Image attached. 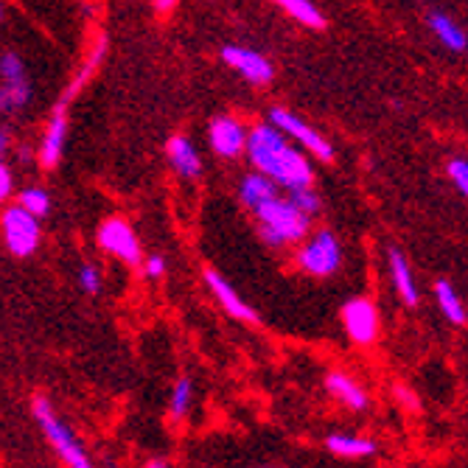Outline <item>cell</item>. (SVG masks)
Segmentation results:
<instances>
[{"label":"cell","instance_id":"obj_29","mask_svg":"<svg viewBox=\"0 0 468 468\" xmlns=\"http://www.w3.org/2000/svg\"><path fill=\"white\" fill-rule=\"evenodd\" d=\"M12 197V172L9 165L0 160V202H6Z\"/></svg>","mask_w":468,"mask_h":468},{"label":"cell","instance_id":"obj_27","mask_svg":"<svg viewBox=\"0 0 468 468\" xmlns=\"http://www.w3.org/2000/svg\"><path fill=\"white\" fill-rule=\"evenodd\" d=\"M446 175H449V180L454 183V188H457L460 194H468V163H465L463 157H452V160H449Z\"/></svg>","mask_w":468,"mask_h":468},{"label":"cell","instance_id":"obj_14","mask_svg":"<svg viewBox=\"0 0 468 468\" xmlns=\"http://www.w3.org/2000/svg\"><path fill=\"white\" fill-rule=\"evenodd\" d=\"M210 149H214L219 157H239L244 152V144H247V130H244V123L225 115V118H217V121H210Z\"/></svg>","mask_w":468,"mask_h":468},{"label":"cell","instance_id":"obj_26","mask_svg":"<svg viewBox=\"0 0 468 468\" xmlns=\"http://www.w3.org/2000/svg\"><path fill=\"white\" fill-rule=\"evenodd\" d=\"M76 283L84 294H99L104 289V278H101V270L96 264H81L79 275H76Z\"/></svg>","mask_w":468,"mask_h":468},{"label":"cell","instance_id":"obj_24","mask_svg":"<svg viewBox=\"0 0 468 468\" xmlns=\"http://www.w3.org/2000/svg\"><path fill=\"white\" fill-rule=\"evenodd\" d=\"M17 205H20L23 210H28L31 217L42 219V217H48V214H51V194H48L46 188L31 186V188H23V191H20Z\"/></svg>","mask_w":468,"mask_h":468},{"label":"cell","instance_id":"obj_31","mask_svg":"<svg viewBox=\"0 0 468 468\" xmlns=\"http://www.w3.org/2000/svg\"><path fill=\"white\" fill-rule=\"evenodd\" d=\"M177 6V0H154V9L163 15V12H172Z\"/></svg>","mask_w":468,"mask_h":468},{"label":"cell","instance_id":"obj_12","mask_svg":"<svg viewBox=\"0 0 468 468\" xmlns=\"http://www.w3.org/2000/svg\"><path fill=\"white\" fill-rule=\"evenodd\" d=\"M325 390L336 404H343L351 412H367L370 407V393L362 388L359 378H354L346 370H331L325 376Z\"/></svg>","mask_w":468,"mask_h":468},{"label":"cell","instance_id":"obj_25","mask_svg":"<svg viewBox=\"0 0 468 468\" xmlns=\"http://www.w3.org/2000/svg\"><path fill=\"white\" fill-rule=\"evenodd\" d=\"M286 199L301 210V214H306L309 219L314 214H320V194L312 188V186H301V188H289L286 191Z\"/></svg>","mask_w":468,"mask_h":468},{"label":"cell","instance_id":"obj_3","mask_svg":"<svg viewBox=\"0 0 468 468\" xmlns=\"http://www.w3.org/2000/svg\"><path fill=\"white\" fill-rule=\"evenodd\" d=\"M31 412H34V420H37L39 432L46 435L48 446L57 452V457L65 463V468H96L93 460L88 457V452H84L81 441L76 438V432L68 427V423L59 418V412L54 410L51 399L34 396Z\"/></svg>","mask_w":468,"mask_h":468},{"label":"cell","instance_id":"obj_1","mask_svg":"<svg viewBox=\"0 0 468 468\" xmlns=\"http://www.w3.org/2000/svg\"><path fill=\"white\" fill-rule=\"evenodd\" d=\"M244 152L250 154L255 172L270 177L278 188H301L312 186L314 168L312 163L297 152L283 133H278L272 123H259L247 133Z\"/></svg>","mask_w":468,"mask_h":468},{"label":"cell","instance_id":"obj_4","mask_svg":"<svg viewBox=\"0 0 468 468\" xmlns=\"http://www.w3.org/2000/svg\"><path fill=\"white\" fill-rule=\"evenodd\" d=\"M294 264L312 278H331L343 267V241L331 230H314L294 252Z\"/></svg>","mask_w":468,"mask_h":468},{"label":"cell","instance_id":"obj_2","mask_svg":"<svg viewBox=\"0 0 468 468\" xmlns=\"http://www.w3.org/2000/svg\"><path fill=\"white\" fill-rule=\"evenodd\" d=\"M255 219H259V230H261V239L281 250V247H289V244H301L306 236H309V225L312 219L306 214H301L286 197H272L267 202H261L259 207H252Z\"/></svg>","mask_w":468,"mask_h":468},{"label":"cell","instance_id":"obj_5","mask_svg":"<svg viewBox=\"0 0 468 468\" xmlns=\"http://www.w3.org/2000/svg\"><path fill=\"white\" fill-rule=\"evenodd\" d=\"M31 101V81L26 73V62L6 51L0 54V115H15Z\"/></svg>","mask_w":468,"mask_h":468},{"label":"cell","instance_id":"obj_34","mask_svg":"<svg viewBox=\"0 0 468 468\" xmlns=\"http://www.w3.org/2000/svg\"><path fill=\"white\" fill-rule=\"evenodd\" d=\"M0 15H4V9H0Z\"/></svg>","mask_w":468,"mask_h":468},{"label":"cell","instance_id":"obj_10","mask_svg":"<svg viewBox=\"0 0 468 468\" xmlns=\"http://www.w3.org/2000/svg\"><path fill=\"white\" fill-rule=\"evenodd\" d=\"M205 286H207V292L217 297V303L225 309V314H230L233 320H241V323H259V312H255L244 297L236 292V286L225 278V275H219L217 270H205Z\"/></svg>","mask_w":468,"mask_h":468},{"label":"cell","instance_id":"obj_18","mask_svg":"<svg viewBox=\"0 0 468 468\" xmlns=\"http://www.w3.org/2000/svg\"><path fill=\"white\" fill-rule=\"evenodd\" d=\"M281 194V188L270 180V177H264V175H247L244 180H241V188H239V197H241V202L252 210V207H259L261 202H267V199H272V197H278Z\"/></svg>","mask_w":468,"mask_h":468},{"label":"cell","instance_id":"obj_8","mask_svg":"<svg viewBox=\"0 0 468 468\" xmlns=\"http://www.w3.org/2000/svg\"><path fill=\"white\" fill-rule=\"evenodd\" d=\"M99 247L112 255V259L130 264V267H138L141 264V241L133 230V225L121 219V217H110L104 219V225L99 228Z\"/></svg>","mask_w":468,"mask_h":468},{"label":"cell","instance_id":"obj_23","mask_svg":"<svg viewBox=\"0 0 468 468\" xmlns=\"http://www.w3.org/2000/svg\"><path fill=\"white\" fill-rule=\"evenodd\" d=\"M275 4L297 23H303L309 28H323L325 26V17L320 15V9L312 4V0H275Z\"/></svg>","mask_w":468,"mask_h":468},{"label":"cell","instance_id":"obj_7","mask_svg":"<svg viewBox=\"0 0 468 468\" xmlns=\"http://www.w3.org/2000/svg\"><path fill=\"white\" fill-rule=\"evenodd\" d=\"M270 121L278 133H283L286 138L297 141L306 152H312L314 157L320 160H334V146L314 130V126H309L303 118H297L294 112L283 110V107H272L270 110Z\"/></svg>","mask_w":468,"mask_h":468},{"label":"cell","instance_id":"obj_9","mask_svg":"<svg viewBox=\"0 0 468 468\" xmlns=\"http://www.w3.org/2000/svg\"><path fill=\"white\" fill-rule=\"evenodd\" d=\"M339 317H343V328L354 346L367 348L378 339V331H381L378 309L373 306V301H367V297H354V301H348L343 306V312H339Z\"/></svg>","mask_w":468,"mask_h":468},{"label":"cell","instance_id":"obj_22","mask_svg":"<svg viewBox=\"0 0 468 468\" xmlns=\"http://www.w3.org/2000/svg\"><path fill=\"white\" fill-rule=\"evenodd\" d=\"M191 410H194V381L191 376H177L172 399H168V415H172V420H186Z\"/></svg>","mask_w":468,"mask_h":468},{"label":"cell","instance_id":"obj_21","mask_svg":"<svg viewBox=\"0 0 468 468\" xmlns=\"http://www.w3.org/2000/svg\"><path fill=\"white\" fill-rule=\"evenodd\" d=\"M104 51H107V39L101 37V39H99V46L90 51V57L84 59V65L79 68V73L73 76V81L65 88V93H62V99H59L62 104H70V99L84 88V84H88V81L93 79V73L99 70V65H101V59H104Z\"/></svg>","mask_w":468,"mask_h":468},{"label":"cell","instance_id":"obj_11","mask_svg":"<svg viewBox=\"0 0 468 468\" xmlns=\"http://www.w3.org/2000/svg\"><path fill=\"white\" fill-rule=\"evenodd\" d=\"M222 59L241 73L250 84H270L275 79V68L272 62L259 54V51H250V48H239V46H225L222 48Z\"/></svg>","mask_w":468,"mask_h":468},{"label":"cell","instance_id":"obj_17","mask_svg":"<svg viewBox=\"0 0 468 468\" xmlns=\"http://www.w3.org/2000/svg\"><path fill=\"white\" fill-rule=\"evenodd\" d=\"M325 449L334 457H343V460H365V457H373L378 452V443L373 438H362V435L334 432L325 438Z\"/></svg>","mask_w":468,"mask_h":468},{"label":"cell","instance_id":"obj_16","mask_svg":"<svg viewBox=\"0 0 468 468\" xmlns=\"http://www.w3.org/2000/svg\"><path fill=\"white\" fill-rule=\"evenodd\" d=\"M165 154H168V163H172L177 168V175L186 177V180H194L202 175V157L197 152V146L183 138V135H175V138H168L165 144Z\"/></svg>","mask_w":468,"mask_h":468},{"label":"cell","instance_id":"obj_20","mask_svg":"<svg viewBox=\"0 0 468 468\" xmlns=\"http://www.w3.org/2000/svg\"><path fill=\"white\" fill-rule=\"evenodd\" d=\"M435 301H438V309L443 312V317L452 325H457V328L465 325V303H463V297L457 294V289L449 281L435 283Z\"/></svg>","mask_w":468,"mask_h":468},{"label":"cell","instance_id":"obj_30","mask_svg":"<svg viewBox=\"0 0 468 468\" xmlns=\"http://www.w3.org/2000/svg\"><path fill=\"white\" fill-rule=\"evenodd\" d=\"M393 393H396V399L401 401V407H407V410H415V407H418V399H415V393H410L404 385H396V390H393Z\"/></svg>","mask_w":468,"mask_h":468},{"label":"cell","instance_id":"obj_19","mask_svg":"<svg viewBox=\"0 0 468 468\" xmlns=\"http://www.w3.org/2000/svg\"><path fill=\"white\" fill-rule=\"evenodd\" d=\"M430 28H432V34L441 39V46H446L449 51H454V54H463V51H465V31H463L449 15L432 12V15H430Z\"/></svg>","mask_w":468,"mask_h":468},{"label":"cell","instance_id":"obj_28","mask_svg":"<svg viewBox=\"0 0 468 468\" xmlns=\"http://www.w3.org/2000/svg\"><path fill=\"white\" fill-rule=\"evenodd\" d=\"M144 272H146V278L160 281L165 275V259H163V255H149V259L144 261Z\"/></svg>","mask_w":468,"mask_h":468},{"label":"cell","instance_id":"obj_32","mask_svg":"<svg viewBox=\"0 0 468 468\" xmlns=\"http://www.w3.org/2000/svg\"><path fill=\"white\" fill-rule=\"evenodd\" d=\"M9 146H12V141H9L6 130H0V154H6V152H9Z\"/></svg>","mask_w":468,"mask_h":468},{"label":"cell","instance_id":"obj_15","mask_svg":"<svg viewBox=\"0 0 468 468\" xmlns=\"http://www.w3.org/2000/svg\"><path fill=\"white\" fill-rule=\"evenodd\" d=\"M388 270H390V278H393V286L401 297V303L407 309H415L420 303V292H418V283H415V275H412L407 255L399 247L388 250Z\"/></svg>","mask_w":468,"mask_h":468},{"label":"cell","instance_id":"obj_13","mask_svg":"<svg viewBox=\"0 0 468 468\" xmlns=\"http://www.w3.org/2000/svg\"><path fill=\"white\" fill-rule=\"evenodd\" d=\"M65 141H68V104L57 101L54 115L46 126V135H42V144H39V165L42 168L59 165V160L65 154Z\"/></svg>","mask_w":468,"mask_h":468},{"label":"cell","instance_id":"obj_33","mask_svg":"<svg viewBox=\"0 0 468 468\" xmlns=\"http://www.w3.org/2000/svg\"><path fill=\"white\" fill-rule=\"evenodd\" d=\"M144 468H168V463H165V460H149Z\"/></svg>","mask_w":468,"mask_h":468},{"label":"cell","instance_id":"obj_6","mask_svg":"<svg viewBox=\"0 0 468 468\" xmlns=\"http://www.w3.org/2000/svg\"><path fill=\"white\" fill-rule=\"evenodd\" d=\"M0 233H4L6 250L12 255L28 259V255H34L39 247L42 228H39V219L31 217L28 210H23L20 205H12L4 210V217H0Z\"/></svg>","mask_w":468,"mask_h":468}]
</instances>
